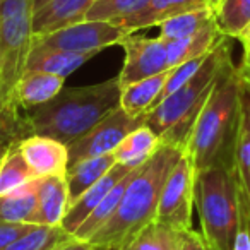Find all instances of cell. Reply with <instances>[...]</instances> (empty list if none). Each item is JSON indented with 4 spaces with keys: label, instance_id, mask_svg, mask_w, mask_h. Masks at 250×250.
<instances>
[{
    "label": "cell",
    "instance_id": "1",
    "mask_svg": "<svg viewBox=\"0 0 250 250\" xmlns=\"http://www.w3.org/2000/svg\"><path fill=\"white\" fill-rule=\"evenodd\" d=\"M184 153V147L161 143L156 153L136 170L113 218L89 242L101 250H129L134 238L156 221L167 178Z\"/></svg>",
    "mask_w": 250,
    "mask_h": 250
},
{
    "label": "cell",
    "instance_id": "2",
    "mask_svg": "<svg viewBox=\"0 0 250 250\" xmlns=\"http://www.w3.org/2000/svg\"><path fill=\"white\" fill-rule=\"evenodd\" d=\"M120 91L118 76L100 84L63 87L53 100L22 117V137L36 134L69 146L120 106Z\"/></svg>",
    "mask_w": 250,
    "mask_h": 250
},
{
    "label": "cell",
    "instance_id": "3",
    "mask_svg": "<svg viewBox=\"0 0 250 250\" xmlns=\"http://www.w3.org/2000/svg\"><path fill=\"white\" fill-rule=\"evenodd\" d=\"M242 79L231 57L225 62L185 146L195 171L229 165L240 113Z\"/></svg>",
    "mask_w": 250,
    "mask_h": 250
},
{
    "label": "cell",
    "instance_id": "4",
    "mask_svg": "<svg viewBox=\"0 0 250 250\" xmlns=\"http://www.w3.org/2000/svg\"><path fill=\"white\" fill-rule=\"evenodd\" d=\"M229 57H231V48L228 38H223L208 53L201 69L190 81H187L184 86L173 91L170 96L161 100L156 106L147 111L144 125H147L160 137L161 143L180 146L185 149L195 120Z\"/></svg>",
    "mask_w": 250,
    "mask_h": 250
},
{
    "label": "cell",
    "instance_id": "5",
    "mask_svg": "<svg viewBox=\"0 0 250 250\" xmlns=\"http://www.w3.org/2000/svg\"><path fill=\"white\" fill-rule=\"evenodd\" d=\"M195 208L209 250H231L240 218L238 185L229 165L195 171Z\"/></svg>",
    "mask_w": 250,
    "mask_h": 250
},
{
    "label": "cell",
    "instance_id": "6",
    "mask_svg": "<svg viewBox=\"0 0 250 250\" xmlns=\"http://www.w3.org/2000/svg\"><path fill=\"white\" fill-rule=\"evenodd\" d=\"M33 0H4L0 5V98L11 115H19L14 89L33 48Z\"/></svg>",
    "mask_w": 250,
    "mask_h": 250
},
{
    "label": "cell",
    "instance_id": "7",
    "mask_svg": "<svg viewBox=\"0 0 250 250\" xmlns=\"http://www.w3.org/2000/svg\"><path fill=\"white\" fill-rule=\"evenodd\" d=\"M132 33L108 21H83L46 35L33 36V45L52 50L96 55L108 46L120 45Z\"/></svg>",
    "mask_w": 250,
    "mask_h": 250
},
{
    "label": "cell",
    "instance_id": "8",
    "mask_svg": "<svg viewBox=\"0 0 250 250\" xmlns=\"http://www.w3.org/2000/svg\"><path fill=\"white\" fill-rule=\"evenodd\" d=\"M195 208V170L187 153L178 160L161 192L156 221L185 233L192 229Z\"/></svg>",
    "mask_w": 250,
    "mask_h": 250
},
{
    "label": "cell",
    "instance_id": "9",
    "mask_svg": "<svg viewBox=\"0 0 250 250\" xmlns=\"http://www.w3.org/2000/svg\"><path fill=\"white\" fill-rule=\"evenodd\" d=\"M146 117H130L120 106L100 120L89 132L67 146L69 149V167L89 158L104 156L115 153L118 144L132 130L144 125Z\"/></svg>",
    "mask_w": 250,
    "mask_h": 250
},
{
    "label": "cell",
    "instance_id": "10",
    "mask_svg": "<svg viewBox=\"0 0 250 250\" xmlns=\"http://www.w3.org/2000/svg\"><path fill=\"white\" fill-rule=\"evenodd\" d=\"M120 46L125 52L124 65L118 72L120 87L170 70L167 43L160 36L149 38L132 33L122 40Z\"/></svg>",
    "mask_w": 250,
    "mask_h": 250
},
{
    "label": "cell",
    "instance_id": "11",
    "mask_svg": "<svg viewBox=\"0 0 250 250\" xmlns=\"http://www.w3.org/2000/svg\"><path fill=\"white\" fill-rule=\"evenodd\" d=\"M18 147L36 177H67L69 149L67 144L46 136H24Z\"/></svg>",
    "mask_w": 250,
    "mask_h": 250
},
{
    "label": "cell",
    "instance_id": "12",
    "mask_svg": "<svg viewBox=\"0 0 250 250\" xmlns=\"http://www.w3.org/2000/svg\"><path fill=\"white\" fill-rule=\"evenodd\" d=\"M212 2L214 0H147L139 11L124 19H118L113 24L120 26L129 33H136L137 29L160 26L161 22L173 16L195 11V9L211 7Z\"/></svg>",
    "mask_w": 250,
    "mask_h": 250
},
{
    "label": "cell",
    "instance_id": "13",
    "mask_svg": "<svg viewBox=\"0 0 250 250\" xmlns=\"http://www.w3.org/2000/svg\"><path fill=\"white\" fill-rule=\"evenodd\" d=\"M231 168L238 185V192L250 209V89L242 84L240 113L233 144Z\"/></svg>",
    "mask_w": 250,
    "mask_h": 250
},
{
    "label": "cell",
    "instance_id": "14",
    "mask_svg": "<svg viewBox=\"0 0 250 250\" xmlns=\"http://www.w3.org/2000/svg\"><path fill=\"white\" fill-rule=\"evenodd\" d=\"M132 170H136V168L125 167V165H118V163L115 165L101 180H98L93 187L87 188L81 197H77L76 201L69 206L65 218H63V221H62V228L65 229V231H69L70 235H74V233L77 231V228L87 219V216H89L91 212L98 208V204L103 201L104 195L113 188V185L117 184L120 178H124L127 173H130Z\"/></svg>",
    "mask_w": 250,
    "mask_h": 250
},
{
    "label": "cell",
    "instance_id": "15",
    "mask_svg": "<svg viewBox=\"0 0 250 250\" xmlns=\"http://www.w3.org/2000/svg\"><path fill=\"white\" fill-rule=\"evenodd\" d=\"M38 226H62L70 206L65 177H40L35 180Z\"/></svg>",
    "mask_w": 250,
    "mask_h": 250
},
{
    "label": "cell",
    "instance_id": "16",
    "mask_svg": "<svg viewBox=\"0 0 250 250\" xmlns=\"http://www.w3.org/2000/svg\"><path fill=\"white\" fill-rule=\"evenodd\" d=\"M96 0H52L33 14V35H46L86 19Z\"/></svg>",
    "mask_w": 250,
    "mask_h": 250
},
{
    "label": "cell",
    "instance_id": "17",
    "mask_svg": "<svg viewBox=\"0 0 250 250\" xmlns=\"http://www.w3.org/2000/svg\"><path fill=\"white\" fill-rule=\"evenodd\" d=\"M65 77L48 72H24L14 89V104L18 110H33L48 103L63 89Z\"/></svg>",
    "mask_w": 250,
    "mask_h": 250
},
{
    "label": "cell",
    "instance_id": "18",
    "mask_svg": "<svg viewBox=\"0 0 250 250\" xmlns=\"http://www.w3.org/2000/svg\"><path fill=\"white\" fill-rule=\"evenodd\" d=\"M170 70L122 87L120 91L122 110L127 111L130 117H146L147 111L156 106L158 101H160L163 87L167 84L168 76H170Z\"/></svg>",
    "mask_w": 250,
    "mask_h": 250
},
{
    "label": "cell",
    "instance_id": "19",
    "mask_svg": "<svg viewBox=\"0 0 250 250\" xmlns=\"http://www.w3.org/2000/svg\"><path fill=\"white\" fill-rule=\"evenodd\" d=\"M93 57L94 55L91 53H74L33 45L28 63H26V72H48L67 77Z\"/></svg>",
    "mask_w": 250,
    "mask_h": 250
},
{
    "label": "cell",
    "instance_id": "20",
    "mask_svg": "<svg viewBox=\"0 0 250 250\" xmlns=\"http://www.w3.org/2000/svg\"><path fill=\"white\" fill-rule=\"evenodd\" d=\"M0 223H22L38 226V201L35 182L0 195Z\"/></svg>",
    "mask_w": 250,
    "mask_h": 250
},
{
    "label": "cell",
    "instance_id": "21",
    "mask_svg": "<svg viewBox=\"0 0 250 250\" xmlns=\"http://www.w3.org/2000/svg\"><path fill=\"white\" fill-rule=\"evenodd\" d=\"M117 165L115 154H104V156L89 158V160L79 161L67 170V187H69L70 204L77 197L84 194L89 187H93L98 180L104 177L111 168Z\"/></svg>",
    "mask_w": 250,
    "mask_h": 250
},
{
    "label": "cell",
    "instance_id": "22",
    "mask_svg": "<svg viewBox=\"0 0 250 250\" xmlns=\"http://www.w3.org/2000/svg\"><path fill=\"white\" fill-rule=\"evenodd\" d=\"M161 141L147 125H141L125 137L115 149V160L118 165L137 168L144 165L160 147Z\"/></svg>",
    "mask_w": 250,
    "mask_h": 250
},
{
    "label": "cell",
    "instance_id": "23",
    "mask_svg": "<svg viewBox=\"0 0 250 250\" xmlns=\"http://www.w3.org/2000/svg\"><path fill=\"white\" fill-rule=\"evenodd\" d=\"M136 170H132L130 173L125 175L124 178H120V180L113 185V188L104 195L103 201L98 204V208L94 209L89 216H87L86 221H84L83 225L77 228V231L74 233V236H76L77 240L89 242V240L93 238V236L96 235V233L100 231V229L103 228V226L106 225L111 218H113V214L117 212L118 206H120L122 197H124V194H125V188H127L129 182L132 180Z\"/></svg>",
    "mask_w": 250,
    "mask_h": 250
},
{
    "label": "cell",
    "instance_id": "24",
    "mask_svg": "<svg viewBox=\"0 0 250 250\" xmlns=\"http://www.w3.org/2000/svg\"><path fill=\"white\" fill-rule=\"evenodd\" d=\"M223 38L225 36L219 35L216 26H209V28L202 29V31L195 33V35L187 36V38L168 42L167 50L168 60H170V69L188 62V60L208 55Z\"/></svg>",
    "mask_w": 250,
    "mask_h": 250
},
{
    "label": "cell",
    "instance_id": "25",
    "mask_svg": "<svg viewBox=\"0 0 250 250\" xmlns=\"http://www.w3.org/2000/svg\"><path fill=\"white\" fill-rule=\"evenodd\" d=\"M211 9L216 29L225 38L238 40L250 26V0H214Z\"/></svg>",
    "mask_w": 250,
    "mask_h": 250
},
{
    "label": "cell",
    "instance_id": "26",
    "mask_svg": "<svg viewBox=\"0 0 250 250\" xmlns=\"http://www.w3.org/2000/svg\"><path fill=\"white\" fill-rule=\"evenodd\" d=\"M36 178L38 177L19 151L18 141H12L0 160V195L18 190Z\"/></svg>",
    "mask_w": 250,
    "mask_h": 250
},
{
    "label": "cell",
    "instance_id": "27",
    "mask_svg": "<svg viewBox=\"0 0 250 250\" xmlns=\"http://www.w3.org/2000/svg\"><path fill=\"white\" fill-rule=\"evenodd\" d=\"M209 26H214L212 9L202 7V9H195V11L184 12V14L173 16V18L161 22L158 28H160V38L165 43H168V42H175V40L192 36L195 33L202 31V29L209 28Z\"/></svg>",
    "mask_w": 250,
    "mask_h": 250
},
{
    "label": "cell",
    "instance_id": "28",
    "mask_svg": "<svg viewBox=\"0 0 250 250\" xmlns=\"http://www.w3.org/2000/svg\"><path fill=\"white\" fill-rule=\"evenodd\" d=\"M184 233L153 221L130 243L129 250H182Z\"/></svg>",
    "mask_w": 250,
    "mask_h": 250
},
{
    "label": "cell",
    "instance_id": "29",
    "mask_svg": "<svg viewBox=\"0 0 250 250\" xmlns=\"http://www.w3.org/2000/svg\"><path fill=\"white\" fill-rule=\"evenodd\" d=\"M72 238L74 235L62 226H35L31 231L9 243L4 250H57Z\"/></svg>",
    "mask_w": 250,
    "mask_h": 250
},
{
    "label": "cell",
    "instance_id": "30",
    "mask_svg": "<svg viewBox=\"0 0 250 250\" xmlns=\"http://www.w3.org/2000/svg\"><path fill=\"white\" fill-rule=\"evenodd\" d=\"M147 0H96L87 11L84 21L115 22L139 11Z\"/></svg>",
    "mask_w": 250,
    "mask_h": 250
},
{
    "label": "cell",
    "instance_id": "31",
    "mask_svg": "<svg viewBox=\"0 0 250 250\" xmlns=\"http://www.w3.org/2000/svg\"><path fill=\"white\" fill-rule=\"evenodd\" d=\"M240 218H238V228H236L235 242H233L231 250H250V209L247 206L245 199L240 195Z\"/></svg>",
    "mask_w": 250,
    "mask_h": 250
},
{
    "label": "cell",
    "instance_id": "32",
    "mask_svg": "<svg viewBox=\"0 0 250 250\" xmlns=\"http://www.w3.org/2000/svg\"><path fill=\"white\" fill-rule=\"evenodd\" d=\"M35 226L36 225H22V223H0V250H4L19 236L31 231Z\"/></svg>",
    "mask_w": 250,
    "mask_h": 250
},
{
    "label": "cell",
    "instance_id": "33",
    "mask_svg": "<svg viewBox=\"0 0 250 250\" xmlns=\"http://www.w3.org/2000/svg\"><path fill=\"white\" fill-rule=\"evenodd\" d=\"M182 250H209V249L206 245L201 233L190 229V231L184 233V247H182Z\"/></svg>",
    "mask_w": 250,
    "mask_h": 250
},
{
    "label": "cell",
    "instance_id": "34",
    "mask_svg": "<svg viewBox=\"0 0 250 250\" xmlns=\"http://www.w3.org/2000/svg\"><path fill=\"white\" fill-rule=\"evenodd\" d=\"M238 69V76L242 79V84L250 89V48H243L242 62L236 65Z\"/></svg>",
    "mask_w": 250,
    "mask_h": 250
},
{
    "label": "cell",
    "instance_id": "35",
    "mask_svg": "<svg viewBox=\"0 0 250 250\" xmlns=\"http://www.w3.org/2000/svg\"><path fill=\"white\" fill-rule=\"evenodd\" d=\"M57 250H101L96 245H93L91 242H84V240H77L74 236L72 240H69L67 243H63L62 247H59Z\"/></svg>",
    "mask_w": 250,
    "mask_h": 250
},
{
    "label": "cell",
    "instance_id": "36",
    "mask_svg": "<svg viewBox=\"0 0 250 250\" xmlns=\"http://www.w3.org/2000/svg\"><path fill=\"white\" fill-rule=\"evenodd\" d=\"M238 42L242 43V46H243V48H250V26L245 29V31L242 33V35H240Z\"/></svg>",
    "mask_w": 250,
    "mask_h": 250
},
{
    "label": "cell",
    "instance_id": "37",
    "mask_svg": "<svg viewBox=\"0 0 250 250\" xmlns=\"http://www.w3.org/2000/svg\"><path fill=\"white\" fill-rule=\"evenodd\" d=\"M48 2H52V0H33V7H35V11H38V9H42Z\"/></svg>",
    "mask_w": 250,
    "mask_h": 250
},
{
    "label": "cell",
    "instance_id": "38",
    "mask_svg": "<svg viewBox=\"0 0 250 250\" xmlns=\"http://www.w3.org/2000/svg\"><path fill=\"white\" fill-rule=\"evenodd\" d=\"M5 115H11V113L5 110L4 103H2V98H0V117H5ZM11 117H19V115H11Z\"/></svg>",
    "mask_w": 250,
    "mask_h": 250
},
{
    "label": "cell",
    "instance_id": "39",
    "mask_svg": "<svg viewBox=\"0 0 250 250\" xmlns=\"http://www.w3.org/2000/svg\"><path fill=\"white\" fill-rule=\"evenodd\" d=\"M2 2H4V0H0V5H2Z\"/></svg>",
    "mask_w": 250,
    "mask_h": 250
},
{
    "label": "cell",
    "instance_id": "40",
    "mask_svg": "<svg viewBox=\"0 0 250 250\" xmlns=\"http://www.w3.org/2000/svg\"><path fill=\"white\" fill-rule=\"evenodd\" d=\"M9 117H11V115H9Z\"/></svg>",
    "mask_w": 250,
    "mask_h": 250
}]
</instances>
